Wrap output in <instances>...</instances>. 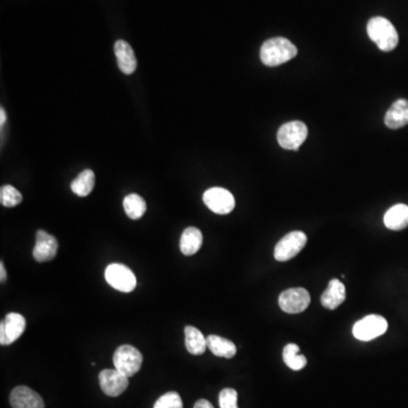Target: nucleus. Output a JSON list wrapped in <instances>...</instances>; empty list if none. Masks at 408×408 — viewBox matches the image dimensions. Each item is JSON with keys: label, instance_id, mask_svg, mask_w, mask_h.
Segmentation results:
<instances>
[{"label": "nucleus", "instance_id": "obj_28", "mask_svg": "<svg viewBox=\"0 0 408 408\" xmlns=\"http://www.w3.org/2000/svg\"><path fill=\"white\" fill-rule=\"evenodd\" d=\"M0 281L1 283L6 281V269H5L3 261L0 262Z\"/></svg>", "mask_w": 408, "mask_h": 408}, {"label": "nucleus", "instance_id": "obj_26", "mask_svg": "<svg viewBox=\"0 0 408 408\" xmlns=\"http://www.w3.org/2000/svg\"><path fill=\"white\" fill-rule=\"evenodd\" d=\"M237 391L231 388H226L219 393V405L220 408H238L237 405Z\"/></svg>", "mask_w": 408, "mask_h": 408}, {"label": "nucleus", "instance_id": "obj_21", "mask_svg": "<svg viewBox=\"0 0 408 408\" xmlns=\"http://www.w3.org/2000/svg\"><path fill=\"white\" fill-rule=\"evenodd\" d=\"M94 184H96L94 172L90 169H85L72 181L71 188H72L73 193L76 194L78 197H85L92 192Z\"/></svg>", "mask_w": 408, "mask_h": 408}, {"label": "nucleus", "instance_id": "obj_7", "mask_svg": "<svg viewBox=\"0 0 408 408\" xmlns=\"http://www.w3.org/2000/svg\"><path fill=\"white\" fill-rule=\"evenodd\" d=\"M308 237L303 231H292L285 235L274 247V259L279 262L288 261L305 247Z\"/></svg>", "mask_w": 408, "mask_h": 408}, {"label": "nucleus", "instance_id": "obj_12", "mask_svg": "<svg viewBox=\"0 0 408 408\" xmlns=\"http://www.w3.org/2000/svg\"><path fill=\"white\" fill-rule=\"evenodd\" d=\"M58 251V240L47 231H37L35 235V245L33 249V258L35 261L48 262L56 256Z\"/></svg>", "mask_w": 408, "mask_h": 408}, {"label": "nucleus", "instance_id": "obj_18", "mask_svg": "<svg viewBox=\"0 0 408 408\" xmlns=\"http://www.w3.org/2000/svg\"><path fill=\"white\" fill-rule=\"evenodd\" d=\"M202 243L203 236L201 231L195 227H188L181 234L179 247L184 256H190L199 252Z\"/></svg>", "mask_w": 408, "mask_h": 408}, {"label": "nucleus", "instance_id": "obj_23", "mask_svg": "<svg viewBox=\"0 0 408 408\" xmlns=\"http://www.w3.org/2000/svg\"><path fill=\"white\" fill-rule=\"evenodd\" d=\"M283 359L285 364L294 371H299L305 368L308 360L305 356L299 354V347L296 344H288L284 348Z\"/></svg>", "mask_w": 408, "mask_h": 408}, {"label": "nucleus", "instance_id": "obj_20", "mask_svg": "<svg viewBox=\"0 0 408 408\" xmlns=\"http://www.w3.org/2000/svg\"><path fill=\"white\" fill-rule=\"evenodd\" d=\"M185 346L192 355H202L206 352V338H204L202 332L192 326H187L184 329Z\"/></svg>", "mask_w": 408, "mask_h": 408}, {"label": "nucleus", "instance_id": "obj_9", "mask_svg": "<svg viewBox=\"0 0 408 408\" xmlns=\"http://www.w3.org/2000/svg\"><path fill=\"white\" fill-rule=\"evenodd\" d=\"M311 303L309 292L304 288H290L285 290L279 296V306L290 314H296L305 311Z\"/></svg>", "mask_w": 408, "mask_h": 408}, {"label": "nucleus", "instance_id": "obj_15", "mask_svg": "<svg viewBox=\"0 0 408 408\" xmlns=\"http://www.w3.org/2000/svg\"><path fill=\"white\" fill-rule=\"evenodd\" d=\"M384 124L391 130L408 125V100L399 99L391 105L384 116Z\"/></svg>", "mask_w": 408, "mask_h": 408}, {"label": "nucleus", "instance_id": "obj_4", "mask_svg": "<svg viewBox=\"0 0 408 408\" xmlns=\"http://www.w3.org/2000/svg\"><path fill=\"white\" fill-rule=\"evenodd\" d=\"M308 134V126L304 123L299 121L286 123L278 131V143L283 149L296 151L305 142Z\"/></svg>", "mask_w": 408, "mask_h": 408}, {"label": "nucleus", "instance_id": "obj_1", "mask_svg": "<svg viewBox=\"0 0 408 408\" xmlns=\"http://www.w3.org/2000/svg\"><path fill=\"white\" fill-rule=\"evenodd\" d=\"M297 56V48L286 37H272L262 44L260 57L265 66L276 67Z\"/></svg>", "mask_w": 408, "mask_h": 408}, {"label": "nucleus", "instance_id": "obj_16", "mask_svg": "<svg viewBox=\"0 0 408 408\" xmlns=\"http://www.w3.org/2000/svg\"><path fill=\"white\" fill-rule=\"evenodd\" d=\"M346 299L345 285L338 279H332L321 296V304L329 310H336Z\"/></svg>", "mask_w": 408, "mask_h": 408}, {"label": "nucleus", "instance_id": "obj_22", "mask_svg": "<svg viewBox=\"0 0 408 408\" xmlns=\"http://www.w3.org/2000/svg\"><path fill=\"white\" fill-rule=\"evenodd\" d=\"M123 206H124V210L128 218L133 219V220L142 218L147 211V203L144 201L143 197H140L139 194L127 195L124 199Z\"/></svg>", "mask_w": 408, "mask_h": 408}, {"label": "nucleus", "instance_id": "obj_5", "mask_svg": "<svg viewBox=\"0 0 408 408\" xmlns=\"http://www.w3.org/2000/svg\"><path fill=\"white\" fill-rule=\"evenodd\" d=\"M106 281L112 288L123 292L131 293L136 287V277L131 269L121 263H112L108 265L105 272Z\"/></svg>", "mask_w": 408, "mask_h": 408}, {"label": "nucleus", "instance_id": "obj_2", "mask_svg": "<svg viewBox=\"0 0 408 408\" xmlns=\"http://www.w3.org/2000/svg\"><path fill=\"white\" fill-rule=\"evenodd\" d=\"M366 31L370 39L384 53L393 51L398 46V32L389 19L381 16L373 17L369 21Z\"/></svg>", "mask_w": 408, "mask_h": 408}, {"label": "nucleus", "instance_id": "obj_13", "mask_svg": "<svg viewBox=\"0 0 408 408\" xmlns=\"http://www.w3.org/2000/svg\"><path fill=\"white\" fill-rule=\"evenodd\" d=\"M12 408H44V399L28 387H16L10 393Z\"/></svg>", "mask_w": 408, "mask_h": 408}, {"label": "nucleus", "instance_id": "obj_24", "mask_svg": "<svg viewBox=\"0 0 408 408\" xmlns=\"http://www.w3.org/2000/svg\"><path fill=\"white\" fill-rule=\"evenodd\" d=\"M22 194L12 185H5L0 190V202L6 208H14L22 202Z\"/></svg>", "mask_w": 408, "mask_h": 408}, {"label": "nucleus", "instance_id": "obj_25", "mask_svg": "<svg viewBox=\"0 0 408 408\" xmlns=\"http://www.w3.org/2000/svg\"><path fill=\"white\" fill-rule=\"evenodd\" d=\"M153 408H183V400L177 393L170 391L162 395Z\"/></svg>", "mask_w": 408, "mask_h": 408}, {"label": "nucleus", "instance_id": "obj_29", "mask_svg": "<svg viewBox=\"0 0 408 408\" xmlns=\"http://www.w3.org/2000/svg\"><path fill=\"white\" fill-rule=\"evenodd\" d=\"M5 122H6V112H5L3 108H1V109H0V125L3 126V125L5 124Z\"/></svg>", "mask_w": 408, "mask_h": 408}, {"label": "nucleus", "instance_id": "obj_6", "mask_svg": "<svg viewBox=\"0 0 408 408\" xmlns=\"http://www.w3.org/2000/svg\"><path fill=\"white\" fill-rule=\"evenodd\" d=\"M388 330V322L381 315L372 314L356 322L353 327V335L362 342L375 339Z\"/></svg>", "mask_w": 408, "mask_h": 408}, {"label": "nucleus", "instance_id": "obj_10", "mask_svg": "<svg viewBox=\"0 0 408 408\" xmlns=\"http://www.w3.org/2000/svg\"><path fill=\"white\" fill-rule=\"evenodd\" d=\"M26 327L23 315L19 313H10L0 324V345L7 346L14 343L22 336Z\"/></svg>", "mask_w": 408, "mask_h": 408}, {"label": "nucleus", "instance_id": "obj_8", "mask_svg": "<svg viewBox=\"0 0 408 408\" xmlns=\"http://www.w3.org/2000/svg\"><path fill=\"white\" fill-rule=\"evenodd\" d=\"M203 202L217 215H228L235 208L234 195L222 187H212L203 194Z\"/></svg>", "mask_w": 408, "mask_h": 408}, {"label": "nucleus", "instance_id": "obj_19", "mask_svg": "<svg viewBox=\"0 0 408 408\" xmlns=\"http://www.w3.org/2000/svg\"><path fill=\"white\" fill-rule=\"evenodd\" d=\"M206 345L208 348L211 351L212 354H215L218 357H224V359H233L236 355V346L231 340L222 338L215 335H210L206 338Z\"/></svg>", "mask_w": 408, "mask_h": 408}, {"label": "nucleus", "instance_id": "obj_11", "mask_svg": "<svg viewBox=\"0 0 408 408\" xmlns=\"http://www.w3.org/2000/svg\"><path fill=\"white\" fill-rule=\"evenodd\" d=\"M101 389L107 396L118 397L127 389L128 377L118 370H103L99 374Z\"/></svg>", "mask_w": 408, "mask_h": 408}, {"label": "nucleus", "instance_id": "obj_14", "mask_svg": "<svg viewBox=\"0 0 408 408\" xmlns=\"http://www.w3.org/2000/svg\"><path fill=\"white\" fill-rule=\"evenodd\" d=\"M115 53L119 69L124 74H133L137 67V60L134 50L132 49L128 42L124 40L116 41Z\"/></svg>", "mask_w": 408, "mask_h": 408}, {"label": "nucleus", "instance_id": "obj_3", "mask_svg": "<svg viewBox=\"0 0 408 408\" xmlns=\"http://www.w3.org/2000/svg\"><path fill=\"white\" fill-rule=\"evenodd\" d=\"M112 361L116 370H118L126 377L131 378L140 371L143 356L135 347L131 345H122L116 349Z\"/></svg>", "mask_w": 408, "mask_h": 408}, {"label": "nucleus", "instance_id": "obj_17", "mask_svg": "<svg viewBox=\"0 0 408 408\" xmlns=\"http://www.w3.org/2000/svg\"><path fill=\"white\" fill-rule=\"evenodd\" d=\"M384 224L391 231H402L408 227V206L396 204L386 212Z\"/></svg>", "mask_w": 408, "mask_h": 408}, {"label": "nucleus", "instance_id": "obj_27", "mask_svg": "<svg viewBox=\"0 0 408 408\" xmlns=\"http://www.w3.org/2000/svg\"><path fill=\"white\" fill-rule=\"evenodd\" d=\"M194 408H215L212 406L211 402L209 400H206V399H199L195 402V405H194Z\"/></svg>", "mask_w": 408, "mask_h": 408}]
</instances>
